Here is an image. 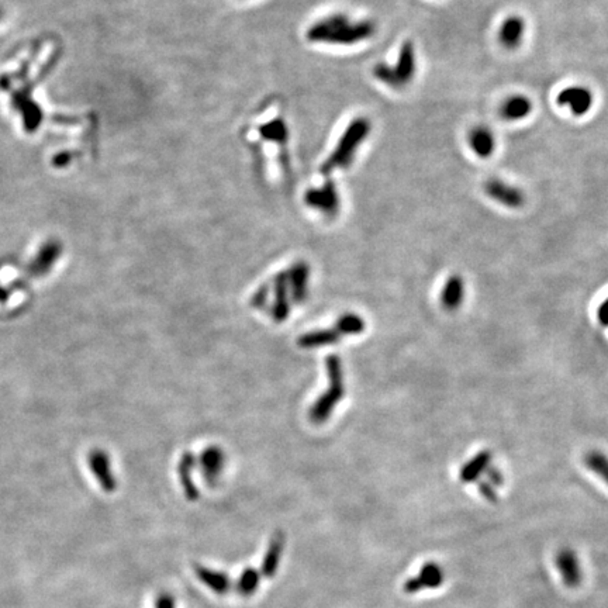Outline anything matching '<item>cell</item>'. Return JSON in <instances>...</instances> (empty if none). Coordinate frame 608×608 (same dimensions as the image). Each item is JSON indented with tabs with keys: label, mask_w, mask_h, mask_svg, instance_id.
Returning <instances> with one entry per match:
<instances>
[{
	"label": "cell",
	"mask_w": 608,
	"mask_h": 608,
	"mask_svg": "<svg viewBox=\"0 0 608 608\" xmlns=\"http://www.w3.org/2000/svg\"><path fill=\"white\" fill-rule=\"evenodd\" d=\"M371 130L372 124L366 117L353 119L344 130L330 157L323 164L321 172L324 175H330L335 171L348 168L352 164L355 155H357L360 146L368 138Z\"/></svg>",
	"instance_id": "obj_2"
},
{
	"label": "cell",
	"mask_w": 608,
	"mask_h": 608,
	"mask_svg": "<svg viewBox=\"0 0 608 608\" xmlns=\"http://www.w3.org/2000/svg\"><path fill=\"white\" fill-rule=\"evenodd\" d=\"M469 145L478 157L489 158L496 149V138L487 127L478 126L469 133Z\"/></svg>",
	"instance_id": "obj_19"
},
{
	"label": "cell",
	"mask_w": 608,
	"mask_h": 608,
	"mask_svg": "<svg viewBox=\"0 0 608 608\" xmlns=\"http://www.w3.org/2000/svg\"><path fill=\"white\" fill-rule=\"evenodd\" d=\"M283 548H285V534L276 532L269 543V548L267 550V555L264 557V564H262V573L267 577L275 576L278 566H279V561H280Z\"/></svg>",
	"instance_id": "obj_21"
},
{
	"label": "cell",
	"mask_w": 608,
	"mask_h": 608,
	"mask_svg": "<svg viewBox=\"0 0 608 608\" xmlns=\"http://www.w3.org/2000/svg\"><path fill=\"white\" fill-rule=\"evenodd\" d=\"M445 580V575H444V569L435 564V562H427L420 573L412 579H409L407 582L404 583L403 590L404 593L407 594H416L420 593L421 590H434L442 586Z\"/></svg>",
	"instance_id": "obj_8"
},
{
	"label": "cell",
	"mask_w": 608,
	"mask_h": 608,
	"mask_svg": "<svg viewBox=\"0 0 608 608\" xmlns=\"http://www.w3.org/2000/svg\"><path fill=\"white\" fill-rule=\"evenodd\" d=\"M464 298H465L464 279L458 275L450 276L442 289V294H441L442 307L448 312L458 310L461 307V304L464 303Z\"/></svg>",
	"instance_id": "obj_16"
},
{
	"label": "cell",
	"mask_w": 608,
	"mask_h": 608,
	"mask_svg": "<svg viewBox=\"0 0 608 608\" xmlns=\"http://www.w3.org/2000/svg\"><path fill=\"white\" fill-rule=\"evenodd\" d=\"M479 491L480 494L490 503H496L497 501V491L496 487L493 484H490L489 482H480L479 483Z\"/></svg>",
	"instance_id": "obj_29"
},
{
	"label": "cell",
	"mask_w": 608,
	"mask_h": 608,
	"mask_svg": "<svg viewBox=\"0 0 608 608\" xmlns=\"http://www.w3.org/2000/svg\"><path fill=\"white\" fill-rule=\"evenodd\" d=\"M586 466L608 484V458L597 450L589 452L584 458Z\"/></svg>",
	"instance_id": "obj_26"
},
{
	"label": "cell",
	"mask_w": 608,
	"mask_h": 608,
	"mask_svg": "<svg viewBox=\"0 0 608 608\" xmlns=\"http://www.w3.org/2000/svg\"><path fill=\"white\" fill-rule=\"evenodd\" d=\"M486 475H487V482L490 483V484H493L494 487H500L501 484H503V475H501V472L497 469V468H489L487 469V472H486Z\"/></svg>",
	"instance_id": "obj_30"
},
{
	"label": "cell",
	"mask_w": 608,
	"mask_h": 608,
	"mask_svg": "<svg viewBox=\"0 0 608 608\" xmlns=\"http://www.w3.org/2000/svg\"><path fill=\"white\" fill-rule=\"evenodd\" d=\"M532 110V101L524 94H514L503 101L500 115L509 121H517L525 119Z\"/></svg>",
	"instance_id": "obj_17"
},
{
	"label": "cell",
	"mask_w": 608,
	"mask_h": 608,
	"mask_svg": "<svg viewBox=\"0 0 608 608\" xmlns=\"http://www.w3.org/2000/svg\"><path fill=\"white\" fill-rule=\"evenodd\" d=\"M341 339H342V337L339 335V332L335 328H330V330H319V331L304 334L298 338L297 344L301 348L312 349V348L332 345L335 342H339Z\"/></svg>",
	"instance_id": "obj_22"
},
{
	"label": "cell",
	"mask_w": 608,
	"mask_h": 608,
	"mask_svg": "<svg viewBox=\"0 0 608 608\" xmlns=\"http://www.w3.org/2000/svg\"><path fill=\"white\" fill-rule=\"evenodd\" d=\"M87 462L101 489L108 493H112L117 489V480L112 472L110 458L103 449H93L87 455Z\"/></svg>",
	"instance_id": "obj_9"
},
{
	"label": "cell",
	"mask_w": 608,
	"mask_h": 608,
	"mask_svg": "<svg viewBox=\"0 0 608 608\" xmlns=\"http://www.w3.org/2000/svg\"><path fill=\"white\" fill-rule=\"evenodd\" d=\"M375 30V24L369 20L355 22L345 15H331L313 23L306 37L314 44L355 45L371 38Z\"/></svg>",
	"instance_id": "obj_1"
},
{
	"label": "cell",
	"mask_w": 608,
	"mask_h": 608,
	"mask_svg": "<svg viewBox=\"0 0 608 608\" xmlns=\"http://www.w3.org/2000/svg\"><path fill=\"white\" fill-rule=\"evenodd\" d=\"M226 459L227 456L224 450L217 445L208 446L200 453L199 465L201 469V475L205 476V479L210 486L216 484L219 478L221 476L226 466Z\"/></svg>",
	"instance_id": "obj_10"
},
{
	"label": "cell",
	"mask_w": 608,
	"mask_h": 608,
	"mask_svg": "<svg viewBox=\"0 0 608 608\" xmlns=\"http://www.w3.org/2000/svg\"><path fill=\"white\" fill-rule=\"evenodd\" d=\"M260 580H261V576H260V573L255 569H252V568L245 569L242 572V575L239 576V580H238V584H237L238 593L245 596V597L251 596L253 591L258 589Z\"/></svg>",
	"instance_id": "obj_27"
},
{
	"label": "cell",
	"mask_w": 608,
	"mask_h": 608,
	"mask_svg": "<svg viewBox=\"0 0 608 608\" xmlns=\"http://www.w3.org/2000/svg\"><path fill=\"white\" fill-rule=\"evenodd\" d=\"M597 317H598V321H600L602 326L608 327V298L604 300V303L600 306L598 313H597Z\"/></svg>",
	"instance_id": "obj_31"
},
{
	"label": "cell",
	"mask_w": 608,
	"mask_h": 608,
	"mask_svg": "<svg viewBox=\"0 0 608 608\" xmlns=\"http://www.w3.org/2000/svg\"><path fill=\"white\" fill-rule=\"evenodd\" d=\"M556 568L561 573L564 583L569 589H576L582 583V569L576 552L571 548H564L556 555Z\"/></svg>",
	"instance_id": "obj_12"
},
{
	"label": "cell",
	"mask_w": 608,
	"mask_h": 608,
	"mask_svg": "<svg viewBox=\"0 0 608 608\" xmlns=\"http://www.w3.org/2000/svg\"><path fill=\"white\" fill-rule=\"evenodd\" d=\"M286 275L289 283V293L293 303L301 304L303 301H306L309 294V279H310L309 264L298 261L286 271Z\"/></svg>",
	"instance_id": "obj_11"
},
{
	"label": "cell",
	"mask_w": 608,
	"mask_h": 608,
	"mask_svg": "<svg viewBox=\"0 0 608 608\" xmlns=\"http://www.w3.org/2000/svg\"><path fill=\"white\" fill-rule=\"evenodd\" d=\"M16 108L20 109L22 115L24 116V126L27 131H35L42 120V115L40 108L34 103L33 100L27 99L24 94H16L15 96Z\"/></svg>",
	"instance_id": "obj_23"
},
{
	"label": "cell",
	"mask_w": 608,
	"mask_h": 608,
	"mask_svg": "<svg viewBox=\"0 0 608 608\" xmlns=\"http://www.w3.org/2000/svg\"><path fill=\"white\" fill-rule=\"evenodd\" d=\"M493 459V455L490 450H482L479 452L476 456L466 462L461 472H459V479L464 483H473L478 482L480 479L482 475H484L487 472V469L490 468Z\"/></svg>",
	"instance_id": "obj_18"
},
{
	"label": "cell",
	"mask_w": 608,
	"mask_h": 608,
	"mask_svg": "<svg viewBox=\"0 0 608 608\" xmlns=\"http://www.w3.org/2000/svg\"><path fill=\"white\" fill-rule=\"evenodd\" d=\"M525 34V22L520 16L507 17L498 31V40L501 45L507 49H514L520 47Z\"/></svg>",
	"instance_id": "obj_15"
},
{
	"label": "cell",
	"mask_w": 608,
	"mask_h": 608,
	"mask_svg": "<svg viewBox=\"0 0 608 608\" xmlns=\"http://www.w3.org/2000/svg\"><path fill=\"white\" fill-rule=\"evenodd\" d=\"M326 366L328 371L327 373H328L330 387L312 405V409L309 412V417L314 424L326 423L330 419L334 409L337 407V404L345 396L344 371L339 357H337V355H330V357L326 360Z\"/></svg>",
	"instance_id": "obj_3"
},
{
	"label": "cell",
	"mask_w": 608,
	"mask_h": 608,
	"mask_svg": "<svg viewBox=\"0 0 608 608\" xmlns=\"http://www.w3.org/2000/svg\"><path fill=\"white\" fill-rule=\"evenodd\" d=\"M416 71H417V61H416L414 45L410 41H405L401 45L397 62L394 65L378 64L373 69V75L376 76L378 81L383 82L385 85L398 89L409 85L413 81Z\"/></svg>",
	"instance_id": "obj_4"
},
{
	"label": "cell",
	"mask_w": 608,
	"mask_h": 608,
	"mask_svg": "<svg viewBox=\"0 0 608 608\" xmlns=\"http://www.w3.org/2000/svg\"><path fill=\"white\" fill-rule=\"evenodd\" d=\"M69 161H71V154H68V152H64V154L56 157L54 164H56L57 167H65L67 164H69Z\"/></svg>",
	"instance_id": "obj_33"
},
{
	"label": "cell",
	"mask_w": 608,
	"mask_h": 608,
	"mask_svg": "<svg viewBox=\"0 0 608 608\" xmlns=\"http://www.w3.org/2000/svg\"><path fill=\"white\" fill-rule=\"evenodd\" d=\"M2 16H3V13H2V10H0V19H2Z\"/></svg>",
	"instance_id": "obj_34"
},
{
	"label": "cell",
	"mask_w": 608,
	"mask_h": 608,
	"mask_svg": "<svg viewBox=\"0 0 608 608\" xmlns=\"http://www.w3.org/2000/svg\"><path fill=\"white\" fill-rule=\"evenodd\" d=\"M269 292H271L269 283L261 286L255 293H253V296L251 298V306L255 307V309L265 307L267 303H268V298H269Z\"/></svg>",
	"instance_id": "obj_28"
},
{
	"label": "cell",
	"mask_w": 608,
	"mask_h": 608,
	"mask_svg": "<svg viewBox=\"0 0 608 608\" xmlns=\"http://www.w3.org/2000/svg\"><path fill=\"white\" fill-rule=\"evenodd\" d=\"M157 608H175L174 598L168 594H162L157 601Z\"/></svg>",
	"instance_id": "obj_32"
},
{
	"label": "cell",
	"mask_w": 608,
	"mask_h": 608,
	"mask_svg": "<svg viewBox=\"0 0 608 608\" xmlns=\"http://www.w3.org/2000/svg\"><path fill=\"white\" fill-rule=\"evenodd\" d=\"M61 252H62V245L58 241L54 239L48 241L41 246L35 260L30 264L28 273L35 278L47 275L51 271V268L54 267V264L58 261Z\"/></svg>",
	"instance_id": "obj_13"
},
{
	"label": "cell",
	"mask_w": 608,
	"mask_h": 608,
	"mask_svg": "<svg viewBox=\"0 0 608 608\" xmlns=\"http://www.w3.org/2000/svg\"><path fill=\"white\" fill-rule=\"evenodd\" d=\"M484 190L489 197L509 209H518L525 201V196L520 187H516L501 179L487 180L484 185Z\"/></svg>",
	"instance_id": "obj_7"
},
{
	"label": "cell",
	"mask_w": 608,
	"mask_h": 608,
	"mask_svg": "<svg viewBox=\"0 0 608 608\" xmlns=\"http://www.w3.org/2000/svg\"><path fill=\"white\" fill-rule=\"evenodd\" d=\"M275 300L271 307V316L276 323H283L290 313V293L286 271L280 272L273 279Z\"/></svg>",
	"instance_id": "obj_14"
},
{
	"label": "cell",
	"mask_w": 608,
	"mask_h": 608,
	"mask_svg": "<svg viewBox=\"0 0 608 608\" xmlns=\"http://www.w3.org/2000/svg\"><path fill=\"white\" fill-rule=\"evenodd\" d=\"M194 466H196V456L190 452H185L182 459L179 461V465H178V473H179L180 484L183 487L186 498L190 501H194L199 497V490L193 482Z\"/></svg>",
	"instance_id": "obj_20"
},
{
	"label": "cell",
	"mask_w": 608,
	"mask_h": 608,
	"mask_svg": "<svg viewBox=\"0 0 608 608\" xmlns=\"http://www.w3.org/2000/svg\"><path fill=\"white\" fill-rule=\"evenodd\" d=\"M365 327H366L365 320L361 316L355 314V313H345V314H342L337 320V323L334 326V328L339 332V335L342 338L346 337V335L362 334L365 331Z\"/></svg>",
	"instance_id": "obj_25"
},
{
	"label": "cell",
	"mask_w": 608,
	"mask_h": 608,
	"mask_svg": "<svg viewBox=\"0 0 608 608\" xmlns=\"http://www.w3.org/2000/svg\"><path fill=\"white\" fill-rule=\"evenodd\" d=\"M306 205L324 216L334 217L339 212L341 200L339 193L332 182H327L323 187L310 189L304 196Z\"/></svg>",
	"instance_id": "obj_5"
},
{
	"label": "cell",
	"mask_w": 608,
	"mask_h": 608,
	"mask_svg": "<svg viewBox=\"0 0 608 608\" xmlns=\"http://www.w3.org/2000/svg\"><path fill=\"white\" fill-rule=\"evenodd\" d=\"M197 577L217 594H224L230 590V579L227 575L208 569L205 566L194 568Z\"/></svg>",
	"instance_id": "obj_24"
},
{
	"label": "cell",
	"mask_w": 608,
	"mask_h": 608,
	"mask_svg": "<svg viewBox=\"0 0 608 608\" xmlns=\"http://www.w3.org/2000/svg\"><path fill=\"white\" fill-rule=\"evenodd\" d=\"M593 93L589 87L573 85L565 87L559 94H557V105L566 106L571 109L573 116H584L590 112L593 106Z\"/></svg>",
	"instance_id": "obj_6"
}]
</instances>
